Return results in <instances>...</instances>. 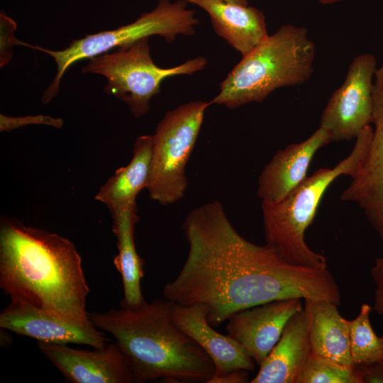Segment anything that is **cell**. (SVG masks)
I'll return each mask as SVG.
<instances>
[{"label": "cell", "instance_id": "27", "mask_svg": "<svg viewBox=\"0 0 383 383\" xmlns=\"http://www.w3.org/2000/svg\"><path fill=\"white\" fill-rule=\"evenodd\" d=\"M248 371L238 370L229 372L221 376H213L209 383H245L248 382Z\"/></svg>", "mask_w": 383, "mask_h": 383}, {"label": "cell", "instance_id": "18", "mask_svg": "<svg viewBox=\"0 0 383 383\" xmlns=\"http://www.w3.org/2000/svg\"><path fill=\"white\" fill-rule=\"evenodd\" d=\"M110 212L118 248L113 265L121 274L123 289L121 306H135L145 301L140 287L145 262L137 252L134 237L140 219L137 206L134 204Z\"/></svg>", "mask_w": 383, "mask_h": 383}, {"label": "cell", "instance_id": "16", "mask_svg": "<svg viewBox=\"0 0 383 383\" xmlns=\"http://www.w3.org/2000/svg\"><path fill=\"white\" fill-rule=\"evenodd\" d=\"M204 10L215 33L242 56L267 37L265 16L260 10L224 0H184Z\"/></svg>", "mask_w": 383, "mask_h": 383}, {"label": "cell", "instance_id": "5", "mask_svg": "<svg viewBox=\"0 0 383 383\" xmlns=\"http://www.w3.org/2000/svg\"><path fill=\"white\" fill-rule=\"evenodd\" d=\"M371 125L356 137L351 152L332 168H320L276 202H262L266 245L294 265L328 268L326 257L313 251L304 234L330 185L340 176L353 177L365 159L372 136Z\"/></svg>", "mask_w": 383, "mask_h": 383}, {"label": "cell", "instance_id": "22", "mask_svg": "<svg viewBox=\"0 0 383 383\" xmlns=\"http://www.w3.org/2000/svg\"><path fill=\"white\" fill-rule=\"evenodd\" d=\"M298 383H359L353 370L311 352Z\"/></svg>", "mask_w": 383, "mask_h": 383}, {"label": "cell", "instance_id": "8", "mask_svg": "<svg viewBox=\"0 0 383 383\" xmlns=\"http://www.w3.org/2000/svg\"><path fill=\"white\" fill-rule=\"evenodd\" d=\"M210 101H192L167 111L152 135L149 184L150 199L167 206L184 196L186 167L196 143Z\"/></svg>", "mask_w": 383, "mask_h": 383}, {"label": "cell", "instance_id": "25", "mask_svg": "<svg viewBox=\"0 0 383 383\" xmlns=\"http://www.w3.org/2000/svg\"><path fill=\"white\" fill-rule=\"evenodd\" d=\"M353 370L359 383H383V361L355 365Z\"/></svg>", "mask_w": 383, "mask_h": 383}, {"label": "cell", "instance_id": "21", "mask_svg": "<svg viewBox=\"0 0 383 383\" xmlns=\"http://www.w3.org/2000/svg\"><path fill=\"white\" fill-rule=\"evenodd\" d=\"M372 310L370 305L363 304L356 318L348 320L350 351L354 366L383 361V341L372 327Z\"/></svg>", "mask_w": 383, "mask_h": 383}, {"label": "cell", "instance_id": "7", "mask_svg": "<svg viewBox=\"0 0 383 383\" xmlns=\"http://www.w3.org/2000/svg\"><path fill=\"white\" fill-rule=\"evenodd\" d=\"M149 40L144 38L93 57L82 68V73L104 77V91L125 102L135 118L150 111V101L165 79L193 74L207 65V59L199 56L174 67H160L151 57Z\"/></svg>", "mask_w": 383, "mask_h": 383}, {"label": "cell", "instance_id": "19", "mask_svg": "<svg viewBox=\"0 0 383 383\" xmlns=\"http://www.w3.org/2000/svg\"><path fill=\"white\" fill-rule=\"evenodd\" d=\"M310 309L309 343L311 352L353 369L348 320L336 304L326 300L305 299Z\"/></svg>", "mask_w": 383, "mask_h": 383}, {"label": "cell", "instance_id": "30", "mask_svg": "<svg viewBox=\"0 0 383 383\" xmlns=\"http://www.w3.org/2000/svg\"><path fill=\"white\" fill-rule=\"evenodd\" d=\"M382 341H383V336H382Z\"/></svg>", "mask_w": 383, "mask_h": 383}, {"label": "cell", "instance_id": "15", "mask_svg": "<svg viewBox=\"0 0 383 383\" xmlns=\"http://www.w3.org/2000/svg\"><path fill=\"white\" fill-rule=\"evenodd\" d=\"M308 304L293 315L250 383H298L311 353Z\"/></svg>", "mask_w": 383, "mask_h": 383}, {"label": "cell", "instance_id": "20", "mask_svg": "<svg viewBox=\"0 0 383 383\" xmlns=\"http://www.w3.org/2000/svg\"><path fill=\"white\" fill-rule=\"evenodd\" d=\"M372 123L369 149L350 185L362 199L383 204V66L377 68L374 76Z\"/></svg>", "mask_w": 383, "mask_h": 383}, {"label": "cell", "instance_id": "17", "mask_svg": "<svg viewBox=\"0 0 383 383\" xmlns=\"http://www.w3.org/2000/svg\"><path fill=\"white\" fill-rule=\"evenodd\" d=\"M152 145V135L138 137L130 162L115 171L100 187L95 199L104 204L110 211L136 204L137 195L149 184Z\"/></svg>", "mask_w": 383, "mask_h": 383}, {"label": "cell", "instance_id": "3", "mask_svg": "<svg viewBox=\"0 0 383 383\" xmlns=\"http://www.w3.org/2000/svg\"><path fill=\"white\" fill-rule=\"evenodd\" d=\"M171 301L155 299L135 306L90 313L99 330L110 333L126 357L134 383L160 379L209 383L215 365L208 354L175 324Z\"/></svg>", "mask_w": 383, "mask_h": 383}, {"label": "cell", "instance_id": "26", "mask_svg": "<svg viewBox=\"0 0 383 383\" xmlns=\"http://www.w3.org/2000/svg\"><path fill=\"white\" fill-rule=\"evenodd\" d=\"M371 275L375 284L372 309L383 316V257L375 260L371 268Z\"/></svg>", "mask_w": 383, "mask_h": 383}, {"label": "cell", "instance_id": "9", "mask_svg": "<svg viewBox=\"0 0 383 383\" xmlns=\"http://www.w3.org/2000/svg\"><path fill=\"white\" fill-rule=\"evenodd\" d=\"M377 59L371 53L355 56L342 85L329 98L321 116L320 127L331 141L350 140L372 119L373 80Z\"/></svg>", "mask_w": 383, "mask_h": 383}, {"label": "cell", "instance_id": "12", "mask_svg": "<svg viewBox=\"0 0 383 383\" xmlns=\"http://www.w3.org/2000/svg\"><path fill=\"white\" fill-rule=\"evenodd\" d=\"M302 300H274L240 311L228 320V335L260 365L279 340L290 318L304 308Z\"/></svg>", "mask_w": 383, "mask_h": 383}, {"label": "cell", "instance_id": "14", "mask_svg": "<svg viewBox=\"0 0 383 383\" xmlns=\"http://www.w3.org/2000/svg\"><path fill=\"white\" fill-rule=\"evenodd\" d=\"M171 311L175 324L192 338L210 357L215 365L213 376L245 370L252 372L255 362L243 346L228 334L215 331L209 323L204 307L185 306L171 301Z\"/></svg>", "mask_w": 383, "mask_h": 383}, {"label": "cell", "instance_id": "13", "mask_svg": "<svg viewBox=\"0 0 383 383\" xmlns=\"http://www.w3.org/2000/svg\"><path fill=\"white\" fill-rule=\"evenodd\" d=\"M330 142V133L319 126L302 142L278 150L258 177L257 195L262 202L279 201L302 182L316 152Z\"/></svg>", "mask_w": 383, "mask_h": 383}, {"label": "cell", "instance_id": "24", "mask_svg": "<svg viewBox=\"0 0 383 383\" xmlns=\"http://www.w3.org/2000/svg\"><path fill=\"white\" fill-rule=\"evenodd\" d=\"M63 124L64 121L62 118L45 115L13 117L0 114L1 132H9L29 125H44L61 128Z\"/></svg>", "mask_w": 383, "mask_h": 383}, {"label": "cell", "instance_id": "11", "mask_svg": "<svg viewBox=\"0 0 383 383\" xmlns=\"http://www.w3.org/2000/svg\"><path fill=\"white\" fill-rule=\"evenodd\" d=\"M0 327L38 342L77 343L99 348L109 340L93 323L80 324L58 317L40 308L11 299L0 314Z\"/></svg>", "mask_w": 383, "mask_h": 383}, {"label": "cell", "instance_id": "6", "mask_svg": "<svg viewBox=\"0 0 383 383\" xmlns=\"http://www.w3.org/2000/svg\"><path fill=\"white\" fill-rule=\"evenodd\" d=\"M187 4L184 0H158L152 10L143 13L133 22L113 30L100 31L73 40L68 47L62 50H52L30 45V48L52 57L57 65L55 77L45 89L42 102L48 104L58 94L63 75L77 62L89 60L152 35H159L166 43H171L179 35H193L199 19Z\"/></svg>", "mask_w": 383, "mask_h": 383}, {"label": "cell", "instance_id": "10", "mask_svg": "<svg viewBox=\"0 0 383 383\" xmlns=\"http://www.w3.org/2000/svg\"><path fill=\"white\" fill-rule=\"evenodd\" d=\"M38 345L69 382H133L130 364L116 343L91 350L45 342H38Z\"/></svg>", "mask_w": 383, "mask_h": 383}, {"label": "cell", "instance_id": "1", "mask_svg": "<svg viewBox=\"0 0 383 383\" xmlns=\"http://www.w3.org/2000/svg\"><path fill=\"white\" fill-rule=\"evenodd\" d=\"M182 228L189 246L187 256L162 294L174 303L204 307L213 327L240 311L274 300L299 298L340 304V289L328 268L292 264L267 245L248 241L218 201L192 209Z\"/></svg>", "mask_w": 383, "mask_h": 383}, {"label": "cell", "instance_id": "29", "mask_svg": "<svg viewBox=\"0 0 383 383\" xmlns=\"http://www.w3.org/2000/svg\"><path fill=\"white\" fill-rule=\"evenodd\" d=\"M344 0H318V1L322 4L328 5V4H333L338 2H340Z\"/></svg>", "mask_w": 383, "mask_h": 383}, {"label": "cell", "instance_id": "2", "mask_svg": "<svg viewBox=\"0 0 383 383\" xmlns=\"http://www.w3.org/2000/svg\"><path fill=\"white\" fill-rule=\"evenodd\" d=\"M0 287L58 317L89 324V288L74 245L55 233L3 217L0 225Z\"/></svg>", "mask_w": 383, "mask_h": 383}, {"label": "cell", "instance_id": "23", "mask_svg": "<svg viewBox=\"0 0 383 383\" xmlns=\"http://www.w3.org/2000/svg\"><path fill=\"white\" fill-rule=\"evenodd\" d=\"M17 25L4 11L0 13V67H5L11 60L16 45L28 47L29 44L19 40L15 35Z\"/></svg>", "mask_w": 383, "mask_h": 383}, {"label": "cell", "instance_id": "28", "mask_svg": "<svg viewBox=\"0 0 383 383\" xmlns=\"http://www.w3.org/2000/svg\"><path fill=\"white\" fill-rule=\"evenodd\" d=\"M224 1L228 3L240 4V5H243V6L248 5V0H224Z\"/></svg>", "mask_w": 383, "mask_h": 383}, {"label": "cell", "instance_id": "4", "mask_svg": "<svg viewBox=\"0 0 383 383\" xmlns=\"http://www.w3.org/2000/svg\"><path fill=\"white\" fill-rule=\"evenodd\" d=\"M314 58L315 45L307 29L282 26L242 56L210 103L234 109L262 101L279 88L301 85L311 78Z\"/></svg>", "mask_w": 383, "mask_h": 383}]
</instances>
